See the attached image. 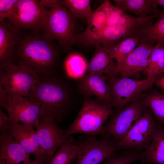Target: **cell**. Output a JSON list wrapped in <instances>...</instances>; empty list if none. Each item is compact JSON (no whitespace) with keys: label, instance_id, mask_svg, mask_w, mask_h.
<instances>
[{"label":"cell","instance_id":"cell-1","mask_svg":"<svg viewBox=\"0 0 164 164\" xmlns=\"http://www.w3.org/2000/svg\"><path fill=\"white\" fill-rule=\"evenodd\" d=\"M15 60L29 67L39 77L56 73L60 50L54 40L43 32H31L18 36Z\"/></svg>","mask_w":164,"mask_h":164},{"label":"cell","instance_id":"cell-2","mask_svg":"<svg viewBox=\"0 0 164 164\" xmlns=\"http://www.w3.org/2000/svg\"><path fill=\"white\" fill-rule=\"evenodd\" d=\"M74 90L70 82L57 73L40 77L29 95L30 101L40 103L39 118H52L61 121L72 106Z\"/></svg>","mask_w":164,"mask_h":164},{"label":"cell","instance_id":"cell-3","mask_svg":"<svg viewBox=\"0 0 164 164\" xmlns=\"http://www.w3.org/2000/svg\"><path fill=\"white\" fill-rule=\"evenodd\" d=\"M114 112L111 106L101 104L89 97H85L75 119L69 127L64 131L65 135L68 138L77 133L102 135L104 123Z\"/></svg>","mask_w":164,"mask_h":164},{"label":"cell","instance_id":"cell-4","mask_svg":"<svg viewBox=\"0 0 164 164\" xmlns=\"http://www.w3.org/2000/svg\"><path fill=\"white\" fill-rule=\"evenodd\" d=\"M77 26L74 18L61 0L48 11L42 31L67 51L75 44V34L78 33Z\"/></svg>","mask_w":164,"mask_h":164},{"label":"cell","instance_id":"cell-5","mask_svg":"<svg viewBox=\"0 0 164 164\" xmlns=\"http://www.w3.org/2000/svg\"><path fill=\"white\" fill-rule=\"evenodd\" d=\"M155 80L147 77L138 80L128 77H109L107 81L111 106L118 111L122 110L140 97L144 91L151 88Z\"/></svg>","mask_w":164,"mask_h":164},{"label":"cell","instance_id":"cell-6","mask_svg":"<svg viewBox=\"0 0 164 164\" xmlns=\"http://www.w3.org/2000/svg\"><path fill=\"white\" fill-rule=\"evenodd\" d=\"M48 11L40 0H18L7 19L8 22L19 30L40 32L43 30Z\"/></svg>","mask_w":164,"mask_h":164},{"label":"cell","instance_id":"cell-7","mask_svg":"<svg viewBox=\"0 0 164 164\" xmlns=\"http://www.w3.org/2000/svg\"><path fill=\"white\" fill-rule=\"evenodd\" d=\"M39 77L29 67L21 63L15 64L5 70L0 69V83L8 97L28 96Z\"/></svg>","mask_w":164,"mask_h":164},{"label":"cell","instance_id":"cell-8","mask_svg":"<svg viewBox=\"0 0 164 164\" xmlns=\"http://www.w3.org/2000/svg\"><path fill=\"white\" fill-rule=\"evenodd\" d=\"M74 142L77 149L75 164H99L115 155L118 149L116 141L105 136L98 139L89 135Z\"/></svg>","mask_w":164,"mask_h":164},{"label":"cell","instance_id":"cell-9","mask_svg":"<svg viewBox=\"0 0 164 164\" xmlns=\"http://www.w3.org/2000/svg\"><path fill=\"white\" fill-rule=\"evenodd\" d=\"M147 108L140 97L132 101L125 108L114 113L104 127L102 135L116 141L123 138L143 114Z\"/></svg>","mask_w":164,"mask_h":164},{"label":"cell","instance_id":"cell-10","mask_svg":"<svg viewBox=\"0 0 164 164\" xmlns=\"http://www.w3.org/2000/svg\"><path fill=\"white\" fill-rule=\"evenodd\" d=\"M157 125L153 115L147 108L126 135L116 141L118 149L136 151L145 150L154 137Z\"/></svg>","mask_w":164,"mask_h":164},{"label":"cell","instance_id":"cell-11","mask_svg":"<svg viewBox=\"0 0 164 164\" xmlns=\"http://www.w3.org/2000/svg\"><path fill=\"white\" fill-rule=\"evenodd\" d=\"M36 128L39 143L46 156L47 164H50L56 151L70 137H66L64 131L52 118L40 121Z\"/></svg>","mask_w":164,"mask_h":164},{"label":"cell","instance_id":"cell-12","mask_svg":"<svg viewBox=\"0 0 164 164\" xmlns=\"http://www.w3.org/2000/svg\"><path fill=\"white\" fill-rule=\"evenodd\" d=\"M4 107L10 121L32 124L36 128L39 124L40 103L20 96L8 97Z\"/></svg>","mask_w":164,"mask_h":164},{"label":"cell","instance_id":"cell-13","mask_svg":"<svg viewBox=\"0 0 164 164\" xmlns=\"http://www.w3.org/2000/svg\"><path fill=\"white\" fill-rule=\"evenodd\" d=\"M155 45L141 39L137 46L118 66V75L138 78L140 73L146 69Z\"/></svg>","mask_w":164,"mask_h":164},{"label":"cell","instance_id":"cell-14","mask_svg":"<svg viewBox=\"0 0 164 164\" xmlns=\"http://www.w3.org/2000/svg\"><path fill=\"white\" fill-rule=\"evenodd\" d=\"M10 121L11 130L14 140L28 153L33 154L35 160L42 164H47L46 156L40 146L33 125Z\"/></svg>","mask_w":164,"mask_h":164},{"label":"cell","instance_id":"cell-15","mask_svg":"<svg viewBox=\"0 0 164 164\" xmlns=\"http://www.w3.org/2000/svg\"><path fill=\"white\" fill-rule=\"evenodd\" d=\"M134 32V28L131 26L118 24L104 27L95 34L79 40L77 43L108 48L132 36Z\"/></svg>","mask_w":164,"mask_h":164},{"label":"cell","instance_id":"cell-16","mask_svg":"<svg viewBox=\"0 0 164 164\" xmlns=\"http://www.w3.org/2000/svg\"><path fill=\"white\" fill-rule=\"evenodd\" d=\"M21 31L5 20H0V67L5 70L15 64V49L17 37Z\"/></svg>","mask_w":164,"mask_h":164},{"label":"cell","instance_id":"cell-17","mask_svg":"<svg viewBox=\"0 0 164 164\" xmlns=\"http://www.w3.org/2000/svg\"><path fill=\"white\" fill-rule=\"evenodd\" d=\"M108 77L104 74L87 73L79 79V92L85 97L95 96L111 106L107 81Z\"/></svg>","mask_w":164,"mask_h":164},{"label":"cell","instance_id":"cell-18","mask_svg":"<svg viewBox=\"0 0 164 164\" xmlns=\"http://www.w3.org/2000/svg\"><path fill=\"white\" fill-rule=\"evenodd\" d=\"M30 154L14 139L11 130L0 133V164H29Z\"/></svg>","mask_w":164,"mask_h":164},{"label":"cell","instance_id":"cell-19","mask_svg":"<svg viewBox=\"0 0 164 164\" xmlns=\"http://www.w3.org/2000/svg\"><path fill=\"white\" fill-rule=\"evenodd\" d=\"M95 47L94 55L88 63L87 73L117 76L118 75V66L108 48L100 46Z\"/></svg>","mask_w":164,"mask_h":164},{"label":"cell","instance_id":"cell-20","mask_svg":"<svg viewBox=\"0 0 164 164\" xmlns=\"http://www.w3.org/2000/svg\"><path fill=\"white\" fill-rule=\"evenodd\" d=\"M112 5L109 1L105 0L97 8L87 20L85 30L75 34V44L79 40L97 32L104 27Z\"/></svg>","mask_w":164,"mask_h":164},{"label":"cell","instance_id":"cell-21","mask_svg":"<svg viewBox=\"0 0 164 164\" xmlns=\"http://www.w3.org/2000/svg\"><path fill=\"white\" fill-rule=\"evenodd\" d=\"M145 164H164V127L158 125L154 137L144 152Z\"/></svg>","mask_w":164,"mask_h":164},{"label":"cell","instance_id":"cell-22","mask_svg":"<svg viewBox=\"0 0 164 164\" xmlns=\"http://www.w3.org/2000/svg\"><path fill=\"white\" fill-rule=\"evenodd\" d=\"M115 5L124 12L133 13L143 17L161 13L157 6L150 0H114Z\"/></svg>","mask_w":164,"mask_h":164},{"label":"cell","instance_id":"cell-23","mask_svg":"<svg viewBox=\"0 0 164 164\" xmlns=\"http://www.w3.org/2000/svg\"><path fill=\"white\" fill-rule=\"evenodd\" d=\"M140 98L154 118L164 127V93L152 90L143 92Z\"/></svg>","mask_w":164,"mask_h":164},{"label":"cell","instance_id":"cell-24","mask_svg":"<svg viewBox=\"0 0 164 164\" xmlns=\"http://www.w3.org/2000/svg\"><path fill=\"white\" fill-rule=\"evenodd\" d=\"M144 72L147 77L155 80L162 76L164 73V45L155 44Z\"/></svg>","mask_w":164,"mask_h":164},{"label":"cell","instance_id":"cell-25","mask_svg":"<svg viewBox=\"0 0 164 164\" xmlns=\"http://www.w3.org/2000/svg\"><path fill=\"white\" fill-rule=\"evenodd\" d=\"M88 65L87 60L82 55L72 53L65 60L64 70L69 77L79 79L87 73Z\"/></svg>","mask_w":164,"mask_h":164},{"label":"cell","instance_id":"cell-26","mask_svg":"<svg viewBox=\"0 0 164 164\" xmlns=\"http://www.w3.org/2000/svg\"><path fill=\"white\" fill-rule=\"evenodd\" d=\"M141 40L138 37H130L108 48L112 56L116 60L118 66L135 49Z\"/></svg>","mask_w":164,"mask_h":164},{"label":"cell","instance_id":"cell-27","mask_svg":"<svg viewBox=\"0 0 164 164\" xmlns=\"http://www.w3.org/2000/svg\"><path fill=\"white\" fill-rule=\"evenodd\" d=\"M156 21L146 26L143 30L141 39L151 43H160L164 45V10Z\"/></svg>","mask_w":164,"mask_h":164},{"label":"cell","instance_id":"cell-28","mask_svg":"<svg viewBox=\"0 0 164 164\" xmlns=\"http://www.w3.org/2000/svg\"><path fill=\"white\" fill-rule=\"evenodd\" d=\"M70 137L56 151L50 164H72L73 163L76 158L77 149L74 141Z\"/></svg>","mask_w":164,"mask_h":164},{"label":"cell","instance_id":"cell-29","mask_svg":"<svg viewBox=\"0 0 164 164\" xmlns=\"http://www.w3.org/2000/svg\"><path fill=\"white\" fill-rule=\"evenodd\" d=\"M90 0H63L62 3L73 18L87 20L93 13Z\"/></svg>","mask_w":164,"mask_h":164},{"label":"cell","instance_id":"cell-30","mask_svg":"<svg viewBox=\"0 0 164 164\" xmlns=\"http://www.w3.org/2000/svg\"><path fill=\"white\" fill-rule=\"evenodd\" d=\"M143 152L129 150L115 154L107 159L103 164H130L136 160L142 159Z\"/></svg>","mask_w":164,"mask_h":164},{"label":"cell","instance_id":"cell-31","mask_svg":"<svg viewBox=\"0 0 164 164\" xmlns=\"http://www.w3.org/2000/svg\"><path fill=\"white\" fill-rule=\"evenodd\" d=\"M18 0H0V20L9 16L15 8Z\"/></svg>","mask_w":164,"mask_h":164},{"label":"cell","instance_id":"cell-32","mask_svg":"<svg viewBox=\"0 0 164 164\" xmlns=\"http://www.w3.org/2000/svg\"><path fill=\"white\" fill-rule=\"evenodd\" d=\"M124 12L116 5L112 4L108 15L104 27L118 24Z\"/></svg>","mask_w":164,"mask_h":164},{"label":"cell","instance_id":"cell-33","mask_svg":"<svg viewBox=\"0 0 164 164\" xmlns=\"http://www.w3.org/2000/svg\"><path fill=\"white\" fill-rule=\"evenodd\" d=\"M10 121L8 116L6 115L0 110V132H3L11 130Z\"/></svg>","mask_w":164,"mask_h":164},{"label":"cell","instance_id":"cell-34","mask_svg":"<svg viewBox=\"0 0 164 164\" xmlns=\"http://www.w3.org/2000/svg\"><path fill=\"white\" fill-rule=\"evenodd\" d=\"M8 97L5 89L2 84L0 83V109L4 108L6 104Z\"/></svg>","mask_w":164,"mask_h":164},{"label":"cell","instance_id":"cell-35","mask_svg":"<svg viewBox=\"0 0 164 164\" xmlns=\"http://www.w3.org/2000/svg\"><path fill=\"white\" fill-rule=\"evenodd\" d=\"M61 0H41V4L45 8L50 9L56 4L60 2Z\"/></svg>","mask_w":164,"mask_h":164},{"label":"cell","instance_id":"cell-36","mask_svg":"<svg viewBox=\"0 0 164 164\" xmlns=\"http://www.w3.org/2000/svg\"><path fill=\"white\" fill-rule=\"evenodd\" d=\"M154 84L164 91V76H162L157 79L154 82Z\"/></svg>","mask_w":164,"mask_h":164},{"label":"cell","instance_id":"cell-37","mask_svg":"<svg viewBox=\"0 0 164 164\" xmlns=\"http://www.w3.org/2000/svg\"><path fill=\"white\" fill-rule=\"evenodd\" d=\"M151 2L157 6L159 5L162 6L164 10V0H150Z\"/></svg>","mask_w":164,"mask_h":164},{"label":"cell","instance_id":"cell-38","mask_svg":"<svg viewBox=\"0 0 164 164\" xmlns=\"http://www.w3.org/2000/svg\"><path fill=\"white\" fill-rule=\"evenodd\" d=\"M29 164H42L40 163L38 161H37L35 159L32 162H31Z\"/></svg>","mask_w":164,"mask_h":164}]
</instances>
